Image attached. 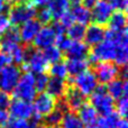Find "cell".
I'll return each instance as SVG.
<instances>
[{
  "mask_svg": "<svg viewBox=\"0 0 128 128\" xmlns=\"http://www.w3.org/2000/svg\"><path fill=\"white\" fill-rule=\"evenodd\" d=\"M37 9L30 4H11L8 9V18L12 26H20L24 22L35 18Z\"/></svg>",
  "mask_w": 128,
  "mask_h": 128,
  "instance_id": "obj_4",
  "label": "cell"
},
{
  "mask_svg": "<svg viewBox=\"0 0 128 128\" xmlns=\"http://www.w3.org/2000/svg\"><path fill=\"white\" fill-rule=\"evenodd\" d=\"M94 73L99 84H108L110 81L119 76L120 68L114 62H100L94 65Z\"/></svg>",
  "mask_w": 128,
  "mask_h": 128,
  "instance_id": "obj_9",
  "label": "cell"
},
{
  "mask_svg": "<svg viewBox=\"0 0 128 128\" xmlns=\"http://www.w3.org/2000/svg\"><path fill=\"white\" fill-rule=\"evenodd\" d=\"M9 120V116L6 110H0V128H4Z\"/></svg>",
  "mask_w": 128,
  "mask_h": 128,
  "instance_id": "obj_42",
  "label": "cell"
},
{
  "mask_svg": "<svg viewBox=\"0 0 128 128\" xmlns=\"http://www.w3.org/2000/svg\"><path fill=\"white\" fill-rule=\"evenodd\" d=\"M40 28H42V25L35 18H33V19L20 25L19 28H18L20 42H22L24 44H27V45L33 44L34 40H35L36 35L38 34Z\"/></svg>",
  "mask_w": 128,
  "mask_h": 128,
  "instance_id": "obj_14",
  "label": "cell"
},
{
  "mask_svg": "<svg viewBox=\"0 0 128 128\" xmlns=\"http://www.w3.org/2000/svg\"><path fill=\"white\" fill-rule=\"evenodd\" d=\"M7 110H8L7 114L11 119L30 120L34 116V108L32 102H27L19 99L11 100Z\"/></svg>",
  "mask_w": 128,
  "mask_h": 128,
  "instance_id": "obj_10",
  "label": "cell"
},
{
  "mask_svg": "<svg viewBox=\"0 0 128 128\" xmlns=\"http://www.w3.org/2000/svg\"><path fill=\"white\" fill-rule=\"evenodd\" d=\"M68 84L66 82V80L50 78L45 92H47L50 96H52L55 100H58L64 98L66 91H68Z\"/></svg>",
  "mask_w": 128,
  "mask_h": 128,
  "instance_id": "obj_18",
  "label": "cell"
},
{
  "mask_svg": "<svg viewBox=\"0 0 128 128\" xmlns=\"http://www.w3.org/2000/svg\"><path fill=\"white\" fill-rule=\"evenodd\" d=\"M20 66L22 71L24 70L25 72L40 74V73H46L48 71L50 64L45 60L42 51H38L34 47H26L25 61Z\"/></svg>",
  "mask_w": 128,
  "mask_h": 128,
  "instance_id": "obj_1",
  "label": "cell"
},
{
  "mask_svg": "<svg viewBox=\"0 0 128 128\" xmlns=\"http://www.w3.org/2000/svg\"><path fill=\"white\" fill-rule=\"evenodd\" d=\"M114 63L119 68H126L128 63V43L127 44H122L117 46L116 55L114 58Z\"/></svg>",
  "mask_w": 128,
  "mask_h": 128,
  "instance_id": "obj_27",
  "label": "cell"
},
{
  "mask_svg": "<svg viewBox=\"0 0 128 128\" xmlns=\"http://www.w3.org/2000/svg\"><path fill=\"white\" fill-rule=\"evenodd\" d=\"M84 128H99L97 125H88V126H84Z\"/></svg>",
  "mask_w": 128,
  "mask_h": 128,
  "instance_id": "obj_48",
  "label": "cell"
},
{
  "mask_svg": "<svg viewBox=\"0 0 128 128\" xmlns=\"http://www.w3.org/2000/svg\"><path fill=\"white\" fill-rule=\"evenodd\" d=\"M71 1L70 0H51L47 4V8L51 11L53 19H60L62 16L70 11Z\"/></svg>",
  "mask_w": 128,
  "mask_h": 128,
  "instance_id": "obj_23",
  "label": "cell"
},
{
  "mask_svg": "<svg viewBox=\"0 0 128 128\" xmlns=\"http://www.w3.org/2000/svg\"><path fill=\"white\" fill-rule=\"evenodd\" d=\"M66 68H68V75L72 78L79 75L80 73L84 72V71L89 70V64L86 58H68L65 62Z\"/></svg>",
  "mask_w": 128,
  "mask_h": 128,
  "instance_id": "obj_24",
  "label": "cell"
},
{
  "mask_svg": "<svg viewBox=\"0 0 128 128\" xmlns=\"http://www.w3.org/2000/svg\"><path fill=\"white\" fill-rule=\"evenodd\" d=\"M32 104L34 108V112L43 118L51 114L56 108V100L44 91V92H40L36 94Z\"/></svg>",
  "mask_w": 128,
  "mask_h": 128,
  "instance_id": "obj_11",
  "label": "cell"
},
{
  "mask_svg": "<svg viewBox=\"0 0 128 128\" xmlns=\"http://www.w3.org/2000/svg\"><path fill=\"white\" fill-rule=\"evenodd\" d=\"M51 0H29L35 8H43V7H47Z\"/></svg>",
  "mask_w": 128,
  "mask_h": 128,
  "instance_id": "obj_41",
  "label": "cell"
},
{
  "mask_svg": "<svg viewBox=\"0 0 128 128\" xmlns=\"http://www.w3.org/2000/svg\"><path fill=\"white\" fill-rule=\"evenodd\" d=\"M35 19L40 22V25H44V26H48L50 24L53 20V17H52L51 11L48 10L47 7H43V8H40L38 10H36V16Z\"/></svg>",
  "mask_w": 128,
  "mask_h": 128,
  "instance_id": "obj_33",
  "label": "cell"
},
{
  "mask_svg": "<svg viewBox=\"0 0 128 128\" xmlns=\"http://www.w3.org/2000/svg\"><path fill=\"white\" fill-rule=\"evenodd\" d=\"M29 120L24 119H9L4 128H36Z\"/></svg>",
  "mask_w": 128,
  "mask_h": 128,
  "instance_id": "obj_35",
  "label": "cell"
},
{
  "mask_svg": "<svg viewBox=\"0 0 128 128\" xmlns=\"http://www.w3.org/2000/svg\"><path fill=\"white\" fill-rule=\"evenodd\" d=\"M117 128H128V122L126 119H124V118H122L119 122V124H118V127Z\"/></svg>",
  "mask_w": 128,
  "mask_h": 128,
  "instance_id": "obj_46",
  "label": "cell"
},
{
  "mask_svg": "<svg viewBox=\"0 0 128 128\" xmlns=\"http://www.w3.org/2000/svg\"><path fill=\"white\" fill-rule=\"evenodd\" d=\"M89 52L90 48L83 40H71L64 54L68 58H86Z\"/></svg>",
  "mask_w": 128,
  "mask_h": 128,
  "instance_id": "obj_20",
  "label": "cell"
},
{
  "mask_svg": "<svg viewBox=\"0 0 128 128\" xmlns=\"http://www.w3.org/2000/svg\"><path fill=\"white\" fill-rule=\"evenodd\" d=\"M115 112L120 118L126 119L128 112V98L127 96H122V98L117 99L115 101Z\"/></svg>",
  "mask_w": 128,
  "mask_h": 128,
  "instance_id": "obj_32",
  "label": "cell"
},
{
  "mask_svg": "<svg viewBox=\"0 0 128 128\" xmlns=\"http://www.w3.org/2000/svg\"><path fill=\"white\" fill-rule=\"evenodd\" d=\"M48 72L52 78H56V79H62L66 80L68 78V68H66L65 62L61 61V62L51 64L48 68Z\"/></svg>",
  "mask_w": 128,
  "mask_h": 128,
  "instance_id": "obj_31",
  "label": "cell"
},
{
  "mask_svg": "<svg viewBox=\"0 0 128 128\" xmlns=\"http://www.w3.org/2000/svg\"><path fill=\"white\" fill-rule=\"evenodd\" d=\"M70 1H71V0H70Z\"/></svg>",
  "mask_w": 128,
  "mask_h": 128,
  "instance_id": "obj_51",
  "label": "cell"
},
{
  "mask_svg": "<svg viewBox=\"0 0 128 128\" xmlns=\"http://www.w3.org/2000/svg\"><path fill=\"white\" fill-rule=\"evenodd\" d=\"M56 22H58V24L61 25V26L63 27L64 29H68V27L71 26V25H73L74 24V22H73V19H72V17H71V15H70V12H68V14H65L64 16H62V17L60 18V19H58Z\"/></svg>",
  "mask_w": 128,
  "mask_h": 128,
  "instance_id": "obj_40",
  "label": "cell"
},
{
  "mask_svg": "<svg viewBox=\"0 0 128 128\" xmlns=\"http://www.w3.org/2000/svg\"><path fill=\"white\" fill-rule=\"evenodd\" d=\"M78 116H79L80 120L82 122V124L84 126H88V125H94L97 124V120L99 118V115L96 111V109L91 106L90 104L86 102L81 108L78 110Z\"/></svg>",
  "mask_w": 128,
  "mask_h": 128,
  "instance_id": "obj_22",
  "label": "cell"
},
{
  "mask_svg": "<svg viewBox=\"0 0 128 128\" xmlns=\"http://www.w3.org/2000/svg\"><path fill=\"white\" fill-rule=\"evenodd\" d=\"M60 128H84V125L82 124V122L80 120L76 114L68 111L63 115Z\"/></svg>",
  "mask_w": 128,
  "mask_h": 128,
  "instance_id": "obj_26",
  "label": "cell"
},
{
  "mask_svg": "<svg viewBox=\"0 0 128 128\" xmlns=\"http://www.w3.org/2000/svg\"><path fill=\"white\" fill-rule=\"evenodd\" d=\"M106 92L114 100H117L122 98V96H127L128 92V82L127 80L117 78V79L110 81L108 84H106Z\"/></svg>",
  "mask_w": 128,
  "mask_h": 128,
  "instance_id": "obj_19",
  "label": "cell"
},
{
  "mask_svg": "<svg viewBox=\"0 0 128 128\" xmlns=\"http://www.w3.org/2000/svg\"><path fill=\"white\" fill-rule=\"evenodd\" d=\"M53 128H60V126H58V127H53Z\"/></svg>",
  "mask_w": 128,
  "mask_h": 128,
  "instance_id": "obj_50",
  "label": "cell"
},
{
  "mask_svg": "<svg viewBox=\"0 0 128 128\" xmlns=\"http://www.w3.org/2000/svg\"><path fill=\"white\" fill-rule=\"evenodd\" d=\"M106 37V29L104 26H100L97 24H89L86 27V34H84V43L88 45L89 48H93L98 44L102 42Z\"/></svg>",
  "mask_w": 128,
  "mask_h": 128,
  "instance_id": "obj_15",
  "label": "cell"
},
{
  "mask_svg": "<svg viewBox=\"0 0 128 128\" xmlns=\"http://www.w3.org/2000/svg\"><path fill=\"white\" fill-rule=\"evenodd\" d=\"M62 117H63V114L55 108L51 114H48L47 116L43 117L42 125L44 127H46V128L58 127V126H60L61 120H62Z\"/></svg>",
  "mask_w": 128,
  "mask_h": 128,
  "instance_id": "obj_28",
  "label": "cell"
},
{
  "mask_svg": "<svg viewBox=\"0 0 128 128\" xmlns=\"http://www.w3.org/2000/svg\"><path fill=\"white\" fill-rule=\"evenodd\" d=\"M1 40H2V34L0 33V42H1Z\"/></svg>",
  "mask_w": 128,
  "mask_h": 128,
  "instance_id": "obj_49",
  "label": "cell"
},
{
  "mask_svg": "<svg viewBox=\"0 0 128 128\" xmlns=\"http://www.w3.org/2000/svg\"><path fill=\"white\" fill-rule=\"evenodd\" d=\"M22 71L20 66L15 64H8L0 71V90L6 93H12Z\"/></svg>",
  "mask_w": 128,
  "mask_h": 128,
  "instance_id": "obj_7",
  "label": "cell"
},
{
  "mask_svg": "<svg viewBox=\"0 0 128 128\" xmlns=\"http://www.w3.org/2000/svg\"><path fill=\"white\" fill-rule=\"evenodd\" d=\"M86 97H84L79 90L74 88L72 86H68V91H66L65 96H64V100H65L68 108L70 111L75 112L78 111L84 104L86 102Z\"/></svg>",
  "mask_w": 128,
  "mask_h": 128,
  "instance_id": "obj_17",
  "label": "cell"
},
{
  "mask_svg": "<svg viewBox=\"0 0 128 128\" xmlns=\"http://www.w3.org/2000/svg\"><path fill=\"white\" fill-rule=\"evenodd\" d=\"M122 118L115 112L107 114V115H102L98 118L97 120V126L99 128H117Z\"/></svg>",
  "mask_w": 128,
  "mask_h": 128,
  "instance_id": "obj_25",
  "label": "cell"
},
{
  "mask_svg": "<svg viewBox=\"0 0 128 128\" xmlns=\"http://www.w3.org/2000/svg\"><path fill=\"white\" fill-rule=\"evenodd\" d=\"M80 1V4H82V6H84L86 8H88V9H92L93 7L96 6V4H98V1L99 0H79Z\"/></svg>",
  "mask_w": 128,
  "mask_h": 128,
  "instance_id": "obj_43",
  "label": "cell"
},
{
  "mask_svg": "<svg viewBox=\"0 0 128 128\" xmlns=\"http://www.w3.org/2000/svg\"><path fill=\"white\" fill-rule=\"evenodd\" d=\"M7 8H8V4H7L6 0H0V15L4 14Z\"/></svg>",
  "mask_w": 128,
  "mask_h": 128,
  "instance_id": "obj_45",
  "label": "cell"
},
{
  "mask_svg": "<svg viewBox=\"0 0 128 128\" xmlns=\"http://www.w3.org/2000/svg\"><path fill=\"white\" fill-rule=\"evenodd\" d=\"M11 27H12V25H11L8 16H7L6 14L0 15V33L4 35V34L6 33L9 28H11Z\"/></svg>",
  "mask_w": 128,
  "mask_h": 128,
  "instance_id": "obj_38",
  "label": "cell"
},
{
  "mask_svg": "<svg viewBox=\"0 0 128 128\" xmlns=\"http://www.w3.org/2000/svg\"><path fill=\"white\" fill-rule=\"evenodd\" d=\"M108 30L110 32H124L127 30V16L124 11H114L108 22Z\"/></svg>",
  "mask_w": 128,
  "mask_h": 128,
  "instance_id": "obj_21",
  "label": "cell"
},
{
  "mask_svg": "<svg viewBox=\"0 0 128 128\" xmlns=\"http://www.w3.org/2000/svg\"><path fill=\"white\" fill-rule=\"evenodd\" d=\"M70 82H72V86L79 90L84 97L91 96L96 91V89L99 86L97 78H96L93 71L91 70H86L76 76L70 79Z\"/></svg>",
  "mask_w": 128,
  "mask_h": 128,
  "instance_id": "obj_6",
  "label": "cell"
},
{
  "mask_svg": "<svg viewBox=\"0 0 128 128\" xmlns=\"http://www.w3.org/2000/svg\"><path fill=\"white\" fill-rule=\"evenodd\" d=\"M8 64H11L10 62H9L8 58H7L4 54H2L1 52H0V71H1L4 66L8 65Z\"/></svg>",
  "mask_w": 128,
  "mask_h": 128,
  "instance_id": "obj_44",
  "label": "cell"
},
{
  "mask_svg": "<svg viewBox=\"0 0 128 128\" xmlns=\"http://www.w3.org/2000/svg\"><path fill=\"white\" fill-rule=\"evenodd\" d=\"M42 52H43V55H44L45 60L47 61V63H48L50 65L54 64V63L61 62V61L63 60V53L55 45L47 47L46 50H44V51H42Z\"/></svg>",
  "mask_w": 128,
  "mask_h": 128,
  "instance_id": "obj_29",
  "label": "cell"
},
{
  "mask_svg": "<svg viewBox=\"0 0 128 128\" xmlns=\"http://www.w3.org/2000/svg\"><path fill=\"white\" fill-rule=\"evenodd\" d=\"M89 104L96 109L98 115H107L115 111V100L106 92V89L98 86L96 91L90 96Z\"/></svg>",
  "mask_w": 128,
  "mask_h": 128,
  "instance_id": "obj_5",
  "label": "cell"
},
{
  "mask_svg": "<svg viewBox=\"0 0 128 128\" xmlns=\"http://www.w3.org/2000/svg\"><path fill=\"white\" fill-rule=\"evenodd\" d=\"M86 27L83 25H80L74 22L71 25L65 32V35L70 38L71 40H84V34H86Z\"/></svg>",
  "mask_w": 128,
  "mask_h": 128,
  "instance_id": "obj_30",
  "label": "cell"
},
{
  "mask_svg": "<svg viewBox=\"0 0 128 128\" xmlns=\"http://www.w3.org/2000/svg\"><path fill=\"white\" fill-rule=\"evenodd\" d=\"M10 102H11L10 94L0 90V110H7Z\"/></svg>",
  "mask_w": 128,
  "mask_h": 128,
  "instance_id": "obj_39",
  "label": "cell"
},
{
  "mask_svg": "<svg viewBox=\"0 0 128 128\" xmlns=\"http://www.w3.org/2000/svg\"><path fill=\"white\" fill-rule=\"evenodd\" d=\"M68 12H70L73 22H76V24L83 25V26H86V25L90 24L91 10L86 8L84 6H82L79 0H73V4H71Z\"/></svg>",
  "mask_w": 128,
  "mask_h": 128,
  "instance_id": "obj_16",
  "label": "cell"
},
{
  "mask_svg": "<svg viewBox=\"0 0 128 128\" xmlns=\"http://www.w3.org/2000/svg\"><path fill=\"white\" fill-rule=\"evenodd\" d=\"M35 75V88L37 93L44 92L46 90L47 83L50 80V75L47 73H40V74H34Z\"/></svg>",
  "mask_w": 128,
  "mask_h": 128,
  "instance_id": "obj_34",
  "label": "cell"
},
{
  "mask_svg": "<svg viewBox=\"0 0 128 128\" xmlns=\"http://www.w3.org/2000/svg\"><path fill=\"white\" fill-rule=\"evenodd\" d=\"M56 40V34L52 26H42L40 29L38 34L36 35L35 40L33 42L34 48L38 50V51H44L47 47L55 45Z\"/></svg>",
  "mask_w": 128,
  "mask_h": 128,
  "instance_id": "obj_13",
  "label": "cell"
},
{
  "mask_svg": "<svg viewBox=\"0 0 128 128\" xmlns=\"http://www.w3.org/2000/svg\"><path fill=\"white\" fill-rule=\"evenodd\" d=\"M12 94L15 99L24 100L27 102L33 101L37 94L35 88V75L29 72L22 73L17 86L12 91Z\"/></svg>",
  "mask_w": 128,
  "mask_h": 128,
  "instance_id": "obj_3",
  "label": "cell"
},
{
  "mask_svg": "<svg viewBox=\"0 0 128 128\" xmlns=\"http://www.w3.org/2000/svg\"><path fill=\"white\" fill-rule=\"evenodd\" d=\"M0 52L8 58L9 62L11 64L19 66L25 61L26 47H24L20 43L1 40V42H0Z\"/></svg>",
  "mask_w": 128,
  "mask_h": 128,
  "instance_id": "obj_8",
  "label": "cell"
},
{
  "mask_svg": "<svg viewBox=\"0 0 128 128\" xmlns=\"http://www.w3.org/2000/svg\"><path fill=\"white\" fill-rule=\"evenodd\" d=\"M114 11H124L126 12L128 7V0H108Z\"/></svg>",
  "mask_w": 128,
  "mask_h": 128,
  "instance_id": "obj_37",
  "label": "cell"
},
{
  "mask_svg": "<svg viewBox=\"0 0 128 128\" xmlns=\"http://www.w3.org/2000/svg\"><path fill=\"white\" fill-rule=\"evenodd\" d=\"M11 4H26L29 2V0H8Z\"/></svg>",
  "mask_w": 128,
  "mask_h": 128,
  "instance_id": "obj_47",
  "label": "cell"
},
{
  "mask_svg": "<svg viewBox=\"0 0 128 128\" xmlns=\"http://www.w3.org/2000/svg\"><path fill=\"white\" fill-rule=\"evenodd\" d=\"M112 12L114 9L108 0H99L98 4L91 9V20L93 24L104 26L108 24Z\"/></svg>",
  "mask_w": 128,
  "mask_h": 128,
  "instance_id": "obj_12",
  "label": "cell"
},
{
  "mask_svg": "<svg viewBox=\"0 0 128 128\" xmlns=\"http://www.w3.org/2000/svg\"><path fill=\"white\" fill-rule=\"evenodd\" d=\"M2 40H9V42H16V43H22L20 42V37H19V32L18 28L15 26H12L11 28H9L6 33L2 35Z\"/></svg>",
  "mask_w": 128,
  "mask_h": 128,
  "instance_id": "obj_36",
  "label": "cell"
},
{
  "mask_svg": "<svg viewBox=\"0 0 128 128\" xmlns=\"http://www.w3.org/2000/svg\"><path fill=\"white\" fill-rule=\"evenodd\" d=\"M117 51V45L111 40L104 37L100 44L94 46L92 51L89 52L86 60L89 64H97L100 62H114V58Z\"/></svg>",
  "mask_w": 128,
  "mask_h": 128,
  "instance_id": "obj_2",
  "label": "cell"
}]
</instances>
